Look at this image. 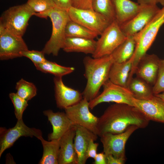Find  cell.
<instances>
[{
  "mask_svg": "<svg viewBox=\"0 0 164 164\" xmlns=\"http://www.w3.org/2000/svg\"><path fill=\"white\" fill-rule=\"evenodd\" d=\"M149 121L136 107L115 103L109 106L99 118L98 136L108 133H120L132 125L145 128Z\"/></svg>",
  "mask_w": 164,
  "mask_h": 164,
  "instance_id": "obj_1",
  "label": "cell"
},
{
  "mask_svg": "<svg viewBox=\"0 0 164 164\" xmlns=\"http://www.w3.org/2000/svg\"><path fill=\"white\" fill-rule=\"evenodd\" d=\"M114 62L111 55L97 58L90 56L84 58V75L87 81L82 93L83 98L90 101L98 95L101 87L109 79L110 70Z\"/></svg>",
  "mask_w": 164,
  "mask_h": 164,
  "instance_id": "obj_2",
  "label": "cell"
},
{
  "mask_svg": "<svg viewBox=\"0 0 164 164\" xmlns=\"http://www.w3.org/2000/svg\"><path fill=\"white\" fill-rule=\"evenodd\" d=\"M34 15L50 19L52 24V34L42 51L45 54L57 56L63 48L66 37L65 28L70 19L68 12L56 6L48 11L35 13Z\"/></svg>",
  "mask_w": 164,
  "mask_h": 164,
  "instance_id": "obj_3",
  "label": "cell"
},
{
  "mask_svg": "<svg viewBox=\"0 0 164 164\" xmlns=\"http://www.w3.org/2000/svg\"><path fill=\"white\" fill-rule=\"evenodd\" d=\"M164 24V6L151 21L134 35L136 45L133 56L132 67L129 77H133L137 65L154 41L158 32Z\"/></svg>",
  "mask_w": 164,
  "mask_h": 164,
  "instance_id": "obj_4",
  "label": "cell"
},
{
  "mask_svg": "<svg viewBox=\"0 0 164 164\" xmlns=\"http://www.w3.org/2000/svg\"><path fill=\"white\" fill-rule=\"evenodd\" d=\"M35 13L27 3L11 7L1 15L0 27L14 34L22 36L29 19Z\"/></svg>",
  "mask_w": 164,
  "mask_h": 164,
  "instance_id": "obj_5",
  "label": "cell"
},
{
  "mask_svg": "<svg viewBox=\"0 0 164 164\" xmlns=\"http://www.w3.org/2000/svg\"><path fill=\"white\" fill-rule=\"evenodd\" d=\"M102 87V93L89 101L90 109H93L99 104L104 102H113L135 106V98L128 88L115 84L109 79Z\"/></svg>",
  "mask_w": 164,
  "mask_h": 164,
  "instance_id": "obj_6",
  "label": "cell"
},
{
  "mask_svg": "<svg viewBox=\"0 0 164 164\" xmlns=\"http://www.w3.org/2000/svg\"><path fill=\"white\" fill-rule=\"evenodd\" d=\"M96 41L95 51L92 55L94 58L111 55L127 38L115 20L100 35Z\"/></svg>",
  "mask_w": 164,
  "mask_h": 164,
  "instance_id": "obj_7",
  "label": "cell"
},
{
  "mask_svg": "<svg viewBox=\"0 0 164 164\" xmlns=\"http://www.w3.org/2000/svg\"><path fill=\"white\" fill-rule=\"evenodd\" d=\"M70 20L100 35L112 22L93 9H78L71 6L68 11Z\"/></svg>",
  "mask_w": 164,
  "mask_h": 164,
  "instance_id": "obj_8",
  "label": "cell"
},
{
  "mask_svg": "<svg viewBox=\"0 0 164 164\" xmlns=\"http://www.w3.org/2000/svg\"><path fill=\"white\" fill-rule=\"evenodd\" d=\"M89 102L83 98L77 104L64 109L65 113L75 125L87 128L98 136L99 118L90 112Z\"/></svg>",
  "mask_w": 164,
  "mask_h": 164,
  "instance_id": "obj_9",
  "label": "cell"
},
{
  "mask_svg": "<svg viewBox=\"0 0 164 164\" xmlns=\"http://www.w3.org/2000/svg\"><path fill=\"white\" fill-rule=\"evenodd\" d=\"M139 128L132 125L125 132L119 134L108 133L100 137L103 152L105 155L110 154L117 158L126 160L125 146L132 134Z\"/></svg>",
  "mask_w": 164,
  "mask_h": 164,
  "instance_id": "obj_10",
  "label": "cell"
},
{
  "mask_svg": "<svg viewBox=\"0 0 164 164\" xmlns=\"http://www.w3.org/2000/svg\"><path fill=\"white\" fill-rule=\"evenodd\" d=\"M28 50L22 36L14 34L0 27V59L6 60L22 57Z\"/></svg>",
  "mask_w": 164,
  "mask_h": 164,
  "instance_id": "obj_11",
  "label": "cell"
},
{
  "mask_svg": "<svg viewBox=\"0 0 164 164\" xmlns=\"http://www.w3.org/2000/svg\"><path fill=\"white\" fill-rule=\"evenodd\" d=\"M42 136L40 130L28 127L24 123L22 118L18 120L13 127L8 129L1 128L0 157L5 151L12 147L20 137H35L38 139Z\"/></svg>",
  "mask_w": 164,
  "mask_h": 164,
  "instance_id": "obj_12",
  "label": "cell"
},
{
  "mask_svg": "<svg viewBox=\"0 0 164 164\" xmlns=\"http://www.w3.org/2000/svg\"><path fill=\"white\" fill-rule=\"evenodd\" d=\"M160 9L156 5H142L134 16L120 26L121 30L126 37L135 35L151 21Z\"/></svg>",
  "mask_w": 164,
  "mask_h": 164,
  "instance_id": "obj_13",
  "label": "cell"
},
{
  "mask_svg": "<svg viewBox=\"0 0 164 164\" xmlns=\"http://www.w3.org/2000/svg\"><path fill=\"white\" fill-rule=\"evenodd\" d=\"M53 82L55 97L57 108L64 109L77 104L83 98L82 93L66 85L62 77H55Z\"/></svg>",
  "mask_w": 164,
  "mask_h": 164,
  "instance_id": "obj_14",
  "label": "cell"
},
{
  "mask_svg": "<svg viewBox=\"0 0 164 164\" xmlns=\"http://www.w3.org/2000/svg\"><path fill=\"white\" fill-rule=\"evenodd\" d=\"M135 107H136L149 121L164 124V101L154 95L146 100L134 98Z\"/></svg>",
  "mask_w": 164,
  "mask_h": 164,
  "instance_id": "obj_15",
  "label": "cell"
},
{
  "mask_svg": "<svg viewBox=\"0 0 164 164\" xmlns=\"http://www.w3.org/2000/svg\"><path fill=\"white\" fill-rule=\"evenodd\" d=\"M160 59L155 54L146 53L139 61L135 74L153 86L157 80Z\"/></svg>",
  "mask_w": 164,
  "mask_h": 164,
  "instance_id": "obj_16",
  "label": "cell"
},
{
  "mask_svg": "<svg viewBox=\"0 0 164 164\" xmlns=\"http://www.w3.org/2000/svg\"><path fill=\"white\" fill-rule=\"evenodd\" d=\"M52 125L53 132L48 135L49 141L59 140L72 126L75 125L65 112H54L51 110L43 112Z\"/></svg>",
  "mask_w": 164,
  "mask_h": 164,
  "instance_id": "obj_17",
  "label": "cell"
},
{
  "mask_svg": "<svg viewBox=\"0 0 164 164\" xmlns=\"http://www.w3.org/2000/svg\"><path fill=\"white\" fill-rule=\"evenodd\" d=\"M76 129L73 125L59 140V164H78L73 142Z\"/></svg>",
  "mask_w": 164,
  "mask_h": 164,
  "instance_id": "obj_18",
  "label": "cell"
},
{
  "mask_svg": "<svg viewBox=\"0 0 164 164\" xmlns=\"http://www.w3.org/2000/svg\"><path fill=\"white\" fill-rule=\"evenodd\" d=\"M76 126L74 145L77 156L78 164H85L87 159L86 152L90 142L92 139L96 141L98 136L83 127Z\"/></svg>",
  "mask_w": 164,
  "mask_h": 164,
  "instance_id": "obj_19",
  "label": "cell"
},
{
  "mask_svg": "<svg viewBox=\"0 0 164 164\" xmlns=\"http://www.w3.org/2000/svg\"><path fill=\"white\" fill-rule=\"evenodd\" d=\"M115 14V20L121 26L134 16L142 5L130 0H112Z\"/></svg>",
  "mask_w": 164,
  "mask_h": 164,
  "instance_id": "obj_20",
  "label": "cell"
},
{
  "mask_svg": "<svg viewBox=\"0 0 164 164\" xmlns=\"http://www.w3.org/2000/svg\"><path fill=\"white\" fill-rule=\"evenodd\" d=\"M94 39L66 37L62 49L67 53H82L92 55L96 47Z\"/></svg>",
  "mask_w": 164,
  "mask_h": 164,
  "instance_id": "obj_21",
  "label": "cell"
},
{
  "mask_svg": "<svg viewBox=\"0 0 164 164\" xmlns=\"http://www.w3.org/2000/svg\"><path fill=\"white\" fill-rule=\"evenodd\" d=\"M133 59L132 56L130 59L125 62H114L109 71V79L110 80L115 84L127 87Z\"/></svg>",
  "mask_w": 164,
  "mask_h": 164,
  "instance_id": "obj_22",
  "label": "cell"
},
{
  "mask_svg": "<svg viewBox=\"0 0 164 164\" xmlns=\"http://www.w3.org/2000/svg\"><path fill=\"white\" fill-rule=\"evenodd\" d=\"M136 45L134 35L127 37L111 54L114 62L121 63L130 59L134 54Z\"/></svg>",
  "mask_w": 164,
  "mask_h": 164,
  "instance_id": "obj_23",
  "label": "cell"
},
{
  "mask_svg": "<svg viewBox=\"0 0 164 164\" xmlns=\"http://www.w3.org/2000/svg\"><path fill=\"white\" fill-rule=\"evenodd\" d=\"M152 87L145 80L137 77H133L127 87L134 97L139 100H146L151 98L154 95Z\"/></svg>",
  "mask_w": 164,
  "mask_h": 164,
  "instance_id": "obj_24",
  "label": "cell"
},
{
  "mask_svg": "<svg viewBox=\"0 0 164 164\" xmlns=\"http://www.w3.org/2000/svg\"><path fill=\"white\" fill-rule=\"evenodd\" d=\"M43 148L42 157L39 164H58L60 144L59 140L47 141L42 136L38 138Z\"/></svg>",
  "mask_w": 164,
  "mask_h": 164,
  "instance_id": "obj_25",
  "label": "cell"
},
{
  "mask_svg": "<svg viewBox=\"0 0 164 164\" xmlns=\"http://www.w3.org/2000/svg\"><path fill=\"white\" fill-rule=\"evenodd\" d=\"M66 37L94 39L98 35L96 32L70 19L65 28Z\"/></svg>",
  "mask_w": 164,
  "mask_h": 164,
  "instance_id": "obj_26",
  "label": "cell"
},
{
  "mask_svg": "<svg viewBox=\"0 0 164 164\" xmlns=\"http://www.w3.org/2000/svg\"><path fill=\"white\" fill-rule=\"evenodd\" d=\"M35 66L37 70L44 73L52 74L56 77H62L72 73L75 70L73 67L62 66L47 60Z\"/></svg>",
  "mask_w": 164,
  "mask_h": 164,
  "instance_id": "obj_27",
  "label": "cell"
},
{
  "mask_svg": "<svg viewBox=\"0 0 164 164\" xmlns=\"http://www.w3.org/2000/svg\"><path fill=\"white\" fill-rule=\"evenodd\" d=\"M92 8L111 22L115 20V14L112 0H92Z\"/></svg>",
  "mask_w": 164,
  "mask_h": 164,
  "instance_id": "obj_28",
  "label": "cell"
},
{
  "mask_svg": "<svg viewBox=\"0 0 164 164\" xmlns=\"http://www.w3.org/2000/svg\"><path fill=\"white\" fill-rule=\"evenodd\" d=\"M16 93L20 97L27 101L36 96L37 89L32 83L22 78L16 84Z\"/></svg>",
  "mask_w": 164,
  "mask_h": 164,
  "instance_id": "obj_29",
  "label": "cell"
},
{
  "mask_svg": "<svg viewBox=\"0 0 164 164\" xmlns=\"http://www.w3.org/2000/svg\"><path fill=\"white\" fill-rule=\"evenodd\" d=\"M9 96L14 106L16 118L17 120L22 119L23 112L28 105V101L16 93H11Z\"/></svg>",
  "mask_w": 164,
  "mask_h": 164,
  "instance_id": "obj_30",
  "label": "cell"
},
{
  "mask_svg": "<svg viewBox=\"0 0 164 164\" xmlns=\"http://www.w3.org/2000/svg\"><path fill=\"white\" fill-rule=\"evenodd\" d=\"M26 3L35 13L43 12L56 6L53 0H28Z\"/></svg>",
  "mask_w": 164,
  "mask_h": 164,
  "instance_id": "obj_31",
  "label": "cell"
},
{
  "mask_svg": "<svg viewBox=\"0 0 164 164\" xmlns=\"http://www.w3.org/2000/svg\"><path fill=\"white\" fill-rule=\"evenodd\" d=\"M154 95L164 92V60L160 59L158 73L156 82L153 86Z\"/></svg>",
  "mask_w": 164,
  "mask_h": 164,
  "instance_id": "obj_32",
  "label": "cell"
},
{
  "mask_svg": "<svg viewBox=\"0 0 164 164\" xmlns=\"http://www.w3.org/2000/svg\"><path fill=\"white\" fill-rule=\"evenodd\" d=\"M45 53L42 51L28 50L22 53V56L27 57L30 59L35 66L43 63L47 60L45 58Z\"/></svg>",
  "mask_w": 164,
  "mask_h": 164,
  "instance_id": "obj_33",
  "label": "cell"
},
{
  "mask_svg": "<svg viewBox=\"0 0 164 164\" xmlns=\"http://www.w3.org/2000/svg\"><path fill=\"white\" fill-rule=\"evenodd\" d=\"M72 6L80 9H93L92 0H71Z\"/></svg>",
  "mask_w": 164,
  "mask_h": 164,
  "instance_id": "obj_34",
  "label": "cell"
},
{
  "mask_svg": "<svg viewBox=\"0 0 164 164\" xmlns=\"http://www.w3.org/2000/svg\"><path fill=\"white\" fill-rule=\"evenodd\" d=\"M94 140L92 139L88 146L86 155L87 159L89 158L94 159L97 154V150L99 144L94 142Z\"/></svg>",
  "mask_w": 164,
  "mask_h": 164,
  "instance_id": "obj_35",
  "label": "cell"
},
{
  "mask_svg": "<svg viewBox=\"0 0 164 164\" xmlns=\"http://www.w3.org/2000/svg\"><path fill=\"white\" fill-rule=\"evenodd\" d=\"M57 7L68 12L72 6L71 0H53Z\"/></svg>",
  "mask_w": 164,
  "mask_h": 164,
  "instance_id": "obj_36",
  "label": "cell"
},
{
  "mask_svg": "<svg viewBox=\"0 0 164 164\" xmlns=\"http://www.w3.org/2000/svg\"><path fill=\"white\" fill-rule=\"evenodd\" d=\"M107 164H123L126 160L120 159L114 156L111 155H105Z\"/></svg>",
  "mask_w": 164,
  "mask_h": 164,
  "instance_id": "obj_37",
  "label": "cell"
},
{
  "mask_svg": "<svg viewBox=\"0 0 164 164\" xmlns=\"http://www.w3.org/2000/svg\"><path fill=\"white\" fill-rule=\"evenodd\" d=\"M94 159V164H107L105 155L103 152L97 153Z\"/></svg>",
  "mask_w": 164,
  "mask_h": 164,
  "instance_id": "obj_38",
  "label": "cell"
},
{
  "mask_svg": "<svg viewBox=\"0 0 164 164\" xmlns=\"http://www.w3.org/2000/svg\"><path fill=\"white\" fill-rule=\"evenodd\" d=\"M137 2L142 5H153L157 4L155 0H137Z\"/></svg>",
  "mask_w": 164,
  "mask_h": 164,
  "instance_id": "obj_39",
  "label": "cell"
},
{
  "mask_svg": "<svg viewBox=\"0 0 164 164\" xmlns=\"http://www.w3.org/2000/svg\"><path fill=\"white\" fill-rule=\"evenodd\" d=\"M155 95L161 98L164 101V92Z\"/></svg>",
  "mask_w": 164,
  "mask_h": 164,
  "instance_id": "obj_40",
  "label": "cell"
},
{
  "mask_svg": "<svg viewBox=\"0 0 164 164\" xmlns=\"http://www.w3.org/2000/svg\"><path fill=\"white\" fill-rule=\"evenodd\" d=\"M156 3H159L163 6H164V0H155Z\"/></svg>",
  "mask_w": 164,
  "mask_h": 164,
  "instance_id": "obj_41",
  "label": "cell"
}]
</instances>
